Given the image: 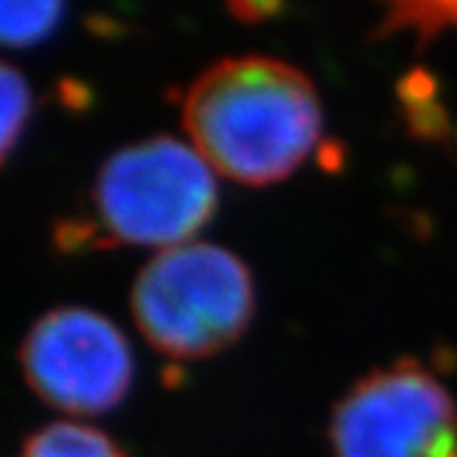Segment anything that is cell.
Returning a JSON list of instances; mask_svg holds the SVG:
<instances>
[{
    "mask_svg": "<svg viewBox=\"0 0 457 457\" xmlns=\"http://www.w3.org/2000/svg\"><path fill=\"white\" fill-rule=\"evenodd\" d=\"M183 128L212 170L270 186L290 179L318 147L323 104L297 66L246 54L198 74L183 99Z\"/></svg>",
    "mask_w": 457,
    "mask_h": 457,
    "instance_id": "obj_1",
    "label": "cell"
},
{
    "mask_svg": "<svg viewBox=\"0 0 457 457\" xmlns=\"http://www.w3.org/2000/svg\"><path fill=\"white\" fill-rule=\"evenodd\" d=\"M132 318L168 359H209L239 341L257 311L245 262L219 245L163 249L132 285Z\"/></svg>",
    "mask_w": 457,
    "mask_h": 457,
    "instance_id": "obj_2",
    "label": "cell"
},
{
    "mask_svg": "<svg viewBox=\"0 0 457 457\" xmlns=\"http://www.w3.org/2000/svg\"><path fill=\"white\" fill-rule=\"evenodd\" d=\"M219 186L194 145L158 135L120 147L92 188V228L110 245H188L212 221Z\"/></svg>",
    "mask_w": 457,
    "mask_h": 457,
    "instance_id": "obj_3",
    "label": "cell"
},
{
    "mask_svg": "<svg viewBox=\"0 0 457 457\" xmlns=\"http://www.w3.org/2000/svg\"><path fill=\"white\" fill-rule=\"evenodd\" d=\"M336 457H457V402L420 361L359 378L333 409Z\"/></svg>",
    "mask_w": 457,
    "mask_h": 457,
    "instance_id": "obj_4",
    "label": "cell"
},
{
    "mask_svg": "<svg viewBox=\"0 0 457 457\" xmlns=\"http://www.w3.org/2000/svg\"><path fill=\"white\" fill-rule=\"evenodd\" d=\"M21 366L38 399L84 417L120 407L135 378L125 333L82 305L44 312L23 338Z\"/></svg>",
    "mask_w": 457,
    "mask_h": 457,
    "instance_id": "obj_5",
    "label": "cell"
},
{
    "mask_svg": "<svg viewBox=\"0 0 457 457\" xmlns=\"http://www.w3.org/2000/svg\"><path fill=\"white\" fill-rule=\"evenodd\" d=\"M21 457H128L104 432L74 422H56L33 432Z\"/></svg>",
    "mask_w": 457,
    "mask_h": 457,
    "instance_id": "obj_6",
    "label": "cell"
},
{
    "mask_svg": "<svg viewBox=\"0 0 457 457\" xmlns=\"http://www.w3.org/2000/svg\"><path fill=\"white\" fill-rule=\"evenodd\" d=\"M62 3H0V44L33 46L59 29L64 18Z\"/></svg>",
    "mask_w": 457,
    "mask_h": 457,
    "instance_id": "obj_7",
    "label": "cell"
},
{
    "mask_svg": "<svg viewBox=\"0 0 457 457\" xmlns=\"http://www.w3.org/2000/svg\"><path fill=\"white\" fill-rule=\"evenodd\" d=\"M33 110L31 87L13 66L0 62V165L13 153Z\"/></svg>",
    "mask_w": 457,
    "mask_h": 457,
    "instance_id": "obj_8",
    "label": "cell"
},
{
    "mask_svg": "<svg viewBox=\"0 0 457 457\" xmlns=\"http://www.w3.org/2000/svg\"><path fill=\"white\" fill-rule=\"evenodd\" d=\"M457 29V5L450 3H402L392 5L381 21L378 36L389 33H417V41H429L432 36Z\"/></svg>",
    "mask_w": 457,
    "mask_h": 457,
    "instance_id": "obj_9",
    "label": "cell"
}]
</instances>
